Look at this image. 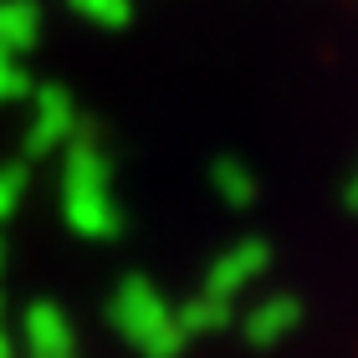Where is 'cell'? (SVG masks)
Here are the masks:
<instances>
[]
</instances>
